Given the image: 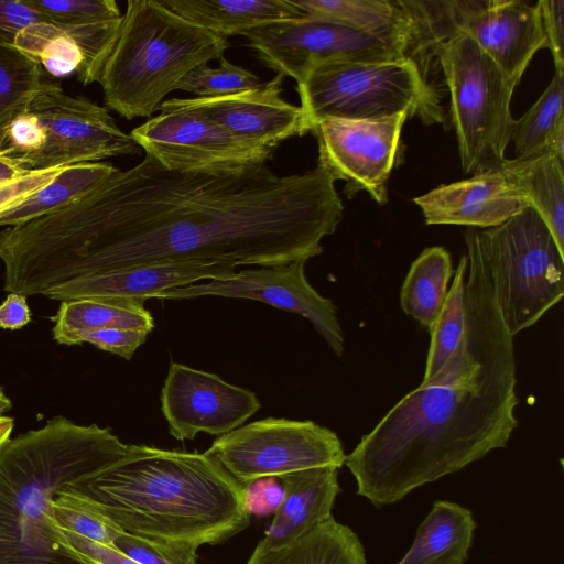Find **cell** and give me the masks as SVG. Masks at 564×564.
<instances>
[{
    "label": "cell",
    "mask_w": 564,
    "mask_h": 564,
    "mask_svg": "<svg viewBox=\"0 0 564 564\" xmlns=\"http://www.w3.org/2000/svg\"><path fill=\"white\" fill-rule=\"evenodd\" d=\"M239 484L318 467L340 468L346 455L337 434L313 421L267 417L239 426L204 452Z\"/></svg>",
    "instance_id": "cell-11"
},
{
    "label": "cell",
    "mask_w": 564,
    "mask_h": 564,
    "mask_svg": "<svg viewBox=\"0 0 564 564\" xmlns=\"http://www.w3.org/2000/svg\"><path fill=\"white\" fill-rule=\"evenodd\" d=\"M343 214L335 181L318 165L284 176L267 164L180 172L145 155L77 202L2 230L4 290L43 295L154 262H306L323 252Z\"/></svg>",
    "instance_id": "cell-1"
},
{
    "label": "cell",
    "mask_w": 564,
    "mask_h": 564,
    "mask_svg": "<svg viewBox=\"0 0 564 564\" xmlns=\"http://www.w3.org/2000/svg\"><path fill=\"white\" fill-rule=\"evenodd\" d=\"M284 499V488L278 477H263L242 485V503L249 516L274 514Z\"/></svg>",
    "instance_id": "cell-38"
},
{
    "label": "cell",
    "mask_w": 564,
    "mask_h": 564,
    "mask_svg": "<svg viewBox=\"0 0 564 564\" xmlns=\"http://www.w3.org/2000/svg\"><path fill=\"white\" fill-rule=\"evenodd\" d=\"M476 238L501 318L513 337L561 301L564 253L531 206L499 226L476 229Z\"/></svg>",
    "instance_id": "cell-8"
},
{
    "label": "cell",
    "mask_w": 564,
    "mask_h": 564,
    "mask_svg": "<svg viewBox=\"0 0 564 564\" xmlns=\"http://www.w3.org/2000/svg\"><path fill=\"white\" fill-rule=\"evenodd\" d=\"M69 488L121 531L152 541L219 544L250 524L242 485L205 453L129 444Z\"/></svg>",
    "instance_id": "cell-3"
},
{
    "label": "cell",
    "mask_w": 564,
    "mask_h": 564,
    "mask_svg": "<svg viewBox=\"0 0 564 564\" xmlns=\"http://www.w3.org/2000/svg\"><path fill=\"white\" fill-rule=\"evenodd\" d=\"M260 408L253 392L178 362H171L161 392L169 433L178 441L193 440L200 432L229 433Z\"/></svg>",
    "instance_id": "cell-16"
},
{
    "label": "cell",
    "mask_w": 564,
    "mask_h": 564,
    "mask_svg": "<svg viewBox=\"0 0 564 564\" xmlns=\"http://www.w3.org/2000/svg\"><path fill=\"white\" fill-rule=\"evenodd\" d=\"M12 408L11 400L0 388V415H4Z\"/></svg>",
    "instance_id": "cell-46"
},
{
    "label": "cell",
    "mask_w": 564,
    "mask_h": 564,
    "mask_svg": "<svg viewBox=\"0 0 564 564\" xmlns=\"http://www.w3.org/2000/svg\"><path fill=\"white\" fill-rule=\"evenodd\" d=\"M283 78L276 74L245 91L213 98H183V101L241 142L273 152L284 140L304 135L300 106L282 98Z\"/></svg>",
    "instance_id": "cell-17"
},
{
    "label": "cell",
    "mask_w": 564,
    "mask_h": 564,
    "mask_svg": "<svg viewBox=\"0 0 564 564\" xmlns=\"http://www.w3.org/2000/svg\"><path fill=\"white\" fill-rule=\"evenodd\" d=\"M564 73L555 72L550 84L518 120L511 140L517 156L551 151L564 159Z\"/></svg>",
    "instance_id": "cell-30"
},
{
    "label": "cell",
    "mask_w": 564,
    "mask_h": 564,
    "mask_svg": "<svg viewBox=\"0 0 564 564\" xmlns=\"http://www.w3.org/2000/svg\"><path fill=\"white\" fill-rule=\"evenodd\" d=\"M430 51L437 56L449 90L463 171L473 175L500 171L511 140L516 85L463 32L435 42Z\"/></svg>",
    "instance_id": "cell-7"
},
{
    "label": "cell",
    "mask_w": 564,
    "mask_h": 564,
    "mask_svg": "<svg viewBox=\"0 0 564 564\" xmlns=\"http://www.w3.org/2000/svg\"><path fill=\"white\" fill-rule=\"evenodd\" d=\"M31 171L18 160L0 151V184L20 178Z\"/></svg>",
    "instance_id": "cell-44"
},
{
    "label": "cell",
    "mask_w": 564,
    "mask_h": 564,
    "mask_svg": "<svg viewBox=\"0 0 564 564\" xmlns=\"http://www.w3.org/2000/svg\"><path fill=\"white\" fill-rule=\"evenodd\" d=\"M246 564H367L358 535L333 516L294 542L271 551L254 549Z\"/></svg>",
    "instance_id": "cell-27"
},
{
    "label": "cell",
    "mask_w": 564,
    "mask_h": 564,
    "mask_svg": "<svg viewBox=\"0 0 564 564\" xmlns=\"http://www.w3.org/2000/svg\"><path fill=\"white\" fill-rule=\"evenodd\" d=\"M50 525L62 547L80 564H140L121 553L113 544H105L59 525L54 514Z\"/></svg>",
    "instance_id": "cell-37"
},
{
    "label": "cell",
    "mask_w": 564,
    "mask_h": 564,
    "mask_svg": "<svg viewBox=\"0 0 564 564\" xmlns=\"http://www.w3.org/2000/svg\"><path fill=\"white\" fill-rule=\"evenodd\" d=\"M44 141L43 127L28 108L0 128V151L25 167L28 161L42 149Z\"/></svg>",
    "instance_id": "cell-36"
},
{
    "label": "cell",
    "mask_w": 564,
    "mask_h": 564,
    "mask_svg": "<svg viewBox=\"0 0 564 564\" xmlns=\"http://www.w3.org/2000/svg\"><path fill=\"white\" fill-rule=\"evenodd\" d=\"M28 109L36 116L45 133L42 149L26 163L29 170L141 153L106 107L85 97L69 96L57 84L43 82Z\"/></svg>",
    "instance_id": "cell-13"
},
{
    "label": "cell",
    "mask_w": 564,
    "mask_h": 564,
    "mask_svg": "<svg viewBox=\"0 0 564 564\" xmlns=\"http://www.w3.org/2000/svg\"><path fill=\"white\" fill-rule=\"evenodd\" d=\"M296 90L304 134L326 118L378 120L404 112L425 124L445 120L438 94L413 57L323 63Z\"/></svg>",
    "instance_id": "cell-6"
},
{
    "label": "cell",
    "mask_w": 564,
    "mask_h": 564,
    "mask_svg": "<svg viewBox=\"0 0 564 564\" xmlns=\"http://www.w3.org/2000/svg\"><path fill=\"white\" fill-rule=\"evenodd\" d=\"M500 172L523 193L564 253V159L551 151L506 159Z\"/></svg>",
    "instance_id": "cell-22"
},
{
    "label": "cell",
    "mask_w": 564,
    "mask_h": 564,
    "mask_svg": "<svg viewBox=\"0 0 564 564\" xmlns=\"http://www.w3.org/2000/svg\"><path fill=\"white\" fill-rule=\"evenodd\" d=\"M43 21L45 18L26 0H0V36L12 45L21 30Z\"/></svg>",
    "instance_id": "cell-42"
},
{
    "label": "cell",
    "mask_w": 564,
    "mask_h": 564,
    "mask_svg": "<svg viewBox=\"0 0 564 564\" xmlns=\"http://www.w3.org/2000/svg\"><path fill=\"white\" fill-rule=\"evenodd\" d=\"M143 303L124 297L63 301L53 318V337L58 344L70 346L82 335L104 328L140 329L150 334L155 324Z\"/></svg>",
    "instance_id": "cell-24"
},
{
    "label": "cell",
    "mask_w": 564,
    "mask_h": 564,
    "mask_svg": "<svg viewBox=\"0 0 564 564\" xmlns=\"http://www.w3.org/2000/svg\"><path fill=\"white\" fill-rule=\"evenodd\" d=\"M452 275V259L445 248L423 250L412 262L401 288L400 303L404 313L430 328L445 302Z\"/></svg>",
    "instance_id": "cell-29"
},
{
    "label": "cell",
    "mask_w": 564,
    "mask_h": 564,
    "mask_svg": "<svg viewBox=\"0 0 564 564\" xmlns=\"http://www.w3.org/2000/svg\"><path fill=\"white\" fill-rule=\"evenodd\" d=\"M118 170L107 162L65 166L19 205L1 213L0 226H18L62 209L96 189Z\"/></svg>",
    "instance_id": "cell-28"
},
{
    "label": "cell",
    "mask_w": 564,
    "mask_h": 564,
    "mask_svg": "<svg viewBox=\"0 0 564 564\" xmlns=\"http://www.w3.org/2000/svg\"><path fill=\"white\" fill-rule=\"evenodd\" d=\"M223 296L259 301L308 319L337 357L345 349L337 308L307 281L305 262L243 269L206 283H194L164 291L160 300Z\"/></svg>",
    "instance_id": "cell-15"
},
{
    "label": "cell",
    "mask_w": 564,
    "mask_h": 564,
    "mask_svg": "<svg viewBox=\"0 0 564 564\" xmlns=\"http://www.w3.org/2000/svg\"><path fill=\"white\" fill-rule=\"evenodd\" d=\"M230 263L205 261L154 262L76 279L46 291L57 301L124 297L145 301L171 289L214 280L236 272Z\"/></svg>",
    "instance_id": "cell-19"
},
{
    "label": "cell",
    "mask_w": 564,
    "mask_h": 564,
    "mask_svg": "<svg viewBox=\"0 0 564 564\" xmlns=\"http://www.w3.org/2000/svg\"><path fill=\"white\" fill-rule=\"evenodd\" d=\"M42 67L0 36V128L24 111L43 82Z\"/></svg>",
    "instance_id": "cell-33"
},
{
    "label": "cell",
    "mask_w": 564,
    "mask_h": 564,
    "mask_svg": "<svg viewBox=\"0 0 564 564\" xmlns=\"http://www.w3.org/2000/svg\"><path fill=\"white\" fill-rule=\"evenodd\" d=\"M241 35L264 66L295 79L296 85L323 63L415 58L420 52L417 35H373L302 17L263 23Z\"/></svg>",
    "instance_id": "cell-10"
},
{
    "label": "cell",
    "mask_w": 564,
    "mask_h": 564,
    "mask_svg": "<svg viewBox=\"0 0 564 564\" xmlns=\"http://www.w3.org/2000/svg\"><path fill=\"white\" fill-rule=\"evenodd\" d=\"M65 166L32 170L14 181L0 184V214L19 205L26 197L44 186Z\"/></svg>",
    "instance_id": "cell-41"
},
{
    "label": "cell",
    "mask_w": 564,
    "mask_h": 564,
    "mask_svg": "<svg viewBox=\"0 0 564 564\" xmlns=\"http://www.w3.org/2000/svg\"><path fill=\"white\" fill-rule=\"evenodd\" d=\"M47 22L64 30L83 55L77 79H100L120 33L123 14L113 0H26Z\"/></svg>",
    "instance_id": "cell-20"
},
{
    "label": "cell",
    "mask_w": 564,
    "mask_h": 564,
    "mask_svg": "<svg viewBox=\"0 0 564 564\" xmlns=\"http://www.w3.org/2000/svg\"><path fill=\"white\" fill-rule=\"evenodd\" d=\"M13 46L56 77L77 74L83 55L74 40L58 26L43 21L21 30Z\"/></svg>",
    "instance_id": "cell-32"
},
{
    "label": "cell",
    "mask_w": 564,
    "mask_h": 564,
    "mask_svg": "<svg viewBox=\"0 0 564 564\" xmlns=\"http://www.w3.org/2000/svg\"><path fill=\"white\" fill-rule=\"evenodd\" d=\"M284 499L256 549L285 546L332 517L339 494L338 468H311L279 477Z\"/></svg>",
    "instance_id": "cell-21"
},
{
    "label": "cell",
    "mask_w": 564,
    "mask_h": 564,
    "mask_svg": "<svg viewBox=\"0 0 564 564\" xmlns=\"http://www.w3.org/2000/svg\"><path fill=\"white\" fill-rule=\"evenodd\" d=\"M113 545L140 564H197L198 547L192 544L158 542L120 531Z\"/></svg>",
    "instance_id": "cell-35"
},
{
    "label": "cell",
    "mask_w": 564,
    "mask_h": 564,
    "mask_svg": "<svg viewBox=\"0 0 564 564\" xmlns=\"http://www.w3.org/2000/svg\"><path fill=\"white\" fill-rule=\"evenodd\" d=\"M186 20L224 37L263 23L301 18L290 0H161Z\"/></svg>",
    "instance_id": "cell-26"
},
{
    "label": "cell",
    "mask_w": 564,
    "mask_h": 564,
    "mask_svg": "<svg viewBox=\"0 0 564 564\" xmlns=\"http://www.w3.org/2000/svg\"><path fill=\"white\" fill-rule=\"evenodd\" d=\"M14 421L12 417L7 415H0V452L3 446L9 442Z\"/></svg>",
    "instance_id": "cell-45"
},
{
    "label": "cell",
    "mask_w": 564,
    "mask_h": 564,
    "mask_svg": "<svg viewBox=\"0 0 564 564\" xmlns=\"http://www.w3.org/2000/svg\"><path fill=\"white\" fill-rule=\"evenodd\" d=\"M127 448L108 427L62 416L10 438L0 452V564H80L50 525L53 501Z\"/></svg>",
    "instance_id": "cell-4"
},
{
    "label": "cell",
    "mask_w": 564,
    "mask_h": 564,
    "mask_svg": "<svg viewBox=\"0 0 564 564\" xmlns=\"http://www.w3.org/2000/svg\"><path fill=\"white\" fill-rule=\"evenodd\" d=\"M31 321V311L26 296L18 293H8L0 304V328L20 329Z\"/></svg>",
    "instance_id": "cell-43"
},
{
    "label": "cell",
    "mask_w": 564,
    "mask_h": 564,
    "mask_svg": "<svg viewBox=\"0 0 564 564\" xmlns=\"http://www.w3.org/2000/svg\"><path fill=\"white\" fill-rule=\"evenodd\" d=\"M404 112L378 120L326 118L312 134L318 145L317 165L334 181L346 182L344 193L350 198L367 192L378 204L387 202L386 182L393 169Z\"/></svg>",
    "instance_id": "cell-14"
},
{
    "label": "cell",
    "mask_w": 564,
    "mask_h": 564,
    "mask_svg": "<svg viewBox=\"0 0 564 564\" xmlns=\"http://www.w3.org/2000/svg\"><path fill=\"white\" fill-rule=\"evenodd\" d=\"M230 47L161 0H129L118 41L99 84L108 108L121 117H150L193 68L220 59Z\"/></svg>",
    "instance_id": "cell-5"
},
{
    "label": "cell",
    "mask_w": 564,
    "mask_h": 564,
    "mask_svg": "<svg viewBox=\"0 0 564 564\" xmlns=\"http://www.w3.org/2000/svg\"><path fill=\"white\" fill-rule=\"evenodd\" d=\"M149 333L140 329L104 328L82 335L77 344L89 343L97 348L131 359L147 340Z\"/></svg>",
    "instance_id": "cell-39"
},
{
    "label": "cell",
    "mask_w": 564,
    "mask_h": 564,
    "mask_svg": "<svg viewBox=\"0 0 564 564\" xmlns=\"http://www.w3.org/2000/svg\"><path fill=\"white\" fill-rule=\"evenodd\" d=\"M260 84L254 73L223 56L218 67L202 64L193 68L176 84L175 90L188 91L199 98H213L245 91Z\"/></svg>",
    "instance_id": "cell-34"
},
{
    "label": "cell",
    "mask_w": 564,
    "mask_h": 564,
    "mask_svg": "<svg viewBox=\"0 0 564 564\" xmlns=\"http://www.w3.org/2000/svg\"><path fill=\"white\" fill-rule=\"evenodd\" d=\"M158 110V116L133 128L130 135L145 155L166 170H234L265 164L273 155L232 137L183 98L163 100Z\"/></svg>",
    "instance_id": "cell-12"
},
{
    "label": "cell",
    "mask_w": 564,
    "mask_h": 564,
    "mask_svg": "<svg viewBox=\"0 0 564 564\" xmlns=\"http://www.w3.org/2000/svg\"><path fill=\"white\" fill-rule=\"evenodd\" d=\"M466 271L467 260L464 254L458 262L442 310L434 324L429 328L431 343L422 382H426L436 376L464 343Z\"/></svg>",
    "instance_id": "cell-31"
},
{
    "label": "cell",
    "mask_w": 564,
    "mask_h": 564,
    "mask_svg": "<svg viewBox=\"0 0 564 564\" xmlns=\"http://www.w3.org/2000/svg\"><path fill=\"white\" fill-rule=\"evenodd\" d=\"M475 529L469 509L436 500L419 525L411 547L394 564H464Z\"/></svg>",
    "instance_id": "cell-23"
},
{
    "label": "cell",
    "mask_w": 564,
    "mask_h": 564,
    "mask_svg": "<svg viewBox=\"0 0 564 564\" xmlns=\"http://www.w3.org/2000/svg\"><path fill=\"white\" fill-rule=\"evenodd\" d=\"M466 339L346 455L357 494L381 508L505 447L518 425L513 337L488 294L465 304Z\"/></svg>",
    "instance_id": "cell-2"
},
{
    "label": "cell",
    "mask_w": 564,
    "mask_h": 564,
    "mask_svg": "<svg viewBox=\"0 0 564 564\" xmlns=\"http://www.w3.org/2000/svg\"><path fill=\"white\" fill-rule=\"evenodd\" d=\"M543 31L550 48L555 72L564 73V1L539 0Z\"/></svg>",
    "instance_id": "cell-40"
},
{
    "label": "cell",
    "mask_w": 564,
    "mask_h": 564,
    "mask_svg": "<svg viewBox=\"0 0 564 564\" xmlns=\"http://www.w3.org/2000/svg\"><path fill=\"white\" fill-rule=\"evenodd\" d=\"M302 18L389 36L417 35L419 26L401 0H290Z\"/></svg>",
    "instance_id": "cell-25"
},
{
    "label": "cell",
    "mask_w": 564,
    "mask_h": 564,
    "mask_svg": "<svg viewBox=\"0 0 564 564\" xmlns=\"http://www.w3.org/2000/svg\"><path fill=\"white\" fill-rule=\"evenodd\" d=\"M413 202L420 206L427 225L468 228L499 226L530 206L523 193L500 171L440 185Z\"/></svg>",
    "instance_id": "cell-18"
},
{
    "label": "cell",
    "mask_w": 564,
    "mask_h": 564,
    "mask_svg": "<svg viewBox=\"0 0 564 564\" xmlns=\"http://www.w3.org/2000/svg\"><path fill=\"white\" fill-rule=\"evenodd\" d=\"M405 4L429 48L463 32L516 86L533 55L547 47L539 3L521 0L410 1Z\"/></svg>",
    "instance_id": "cell-9"
}]
</instances>
